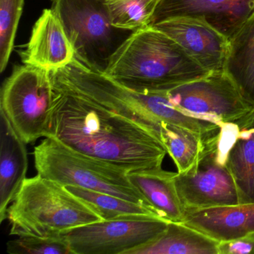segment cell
<instances>
[{
    "label": "cell",
    "mask_w": 254,
    "mask_h": 254,
    "mask_svg": "<svg viewBox=\"0 0 254 254\" xmlns=\"http://www.w3.org/2000/svg\"><path fill=\"white\" fill-rule=\"evenodd\" d=\"M104 73L141 93L167 92L209 74L179 44L151 26L130 34L112 55Z\"/></svg>",
    "instance_id": "2"
},
{
    "label": "cell",
    "mask_w": 254,
    "mask_h": 254,
    "mask_svg": "<svg viewBox=\"0 0 254 254\" xmlns=\"http://www.w3.org/2000/svg\"><path fill=\"white\" fill-rule=\"evenodd\" d=\"M224 71L254 108V14L230 40Z\"/></svg>",
    "instance_id": "17"
},
{
    "label": "cell",
    "mask_w": 254,
    "mask_h": 254,
    "mask_svg": "<svg viewBox=\"0 0 254 254\" xmlns=\"http://www.w3.org/2000/svg\"><path fill=\"white\" fill-rule=\"evenodd\" d=\"M238 124L239 131L226 153L225 166L236 185L239 203H254V112Z\"/></svg>",
    "instance_id": "16"
},
{
    "label": "cell",
    "mask_w": 254,
    "mask_h": 254,
    "mask_svg": "<svg viewBox=\"0 0 254 254\" xmlns=\"http://www.w3.org/2000/svg\"><path fill=\"white\" fill-rule=\"evenodd\" d=\"M218 245L184 223L169 222L161 236L130 254H218Z\"/></svg>",
    "instance_id": "18"
},
{
    "label": "cell",
    "mask_w": 254,
    "mask_h": 254,
    "mask_svg": "<svg viewBox=\"0 0 254 254\" xmlns=\"http://www.w3.org/2000/svg\"><path fill=\"white\" fill-rule=\"evenodd\" d=\"M220 135L221 131L191 169L174 177L186 212L239 203L236 185L220 150Z\"/></svg>",
    "instance_id": "9"
},
{
    "label": "cell",
    "mask_w": 254,
    "mask_h": 254,
    "mask_svg": "<svg viewBox=\"0 0 254 254\" xmlns=\"http://www.w3.org/2000/svg\"><path fill=\"white\" fill-rule=\"evenodd\" d=\"M254 14V0H160L150 26L170 19H196L230 41Z\"/></svg>",
    "instance_id": "10"
},
{
    "label": "cell",
    "mask_w": 254,
    "mask_h": 254,
    "mask_svg": "<svg viewBox=\"0 0 254 254\" xmlns=\"http://www.w3.org/2000/svg\"><path fill=\"white\" fill-rule=\"evenodd\" d=\"M20 56L23 64L50 72L64 67L73 60V47L53 8L44 10Z\"/></svg>",
    "instance_id": "12"
},
{
    "label": "cell",
    "mask_w": 254,
    "mask_h": 254,
    "mask_svg": "<svg viewBox=\"0 0 254 254\" xmlns=\"http://www.w3.org/2000/svg\"><path fill=\"white\" fill-rule=\"evenodd\" d=\"M113 26L124 30H138L151 25L160 0H104Z\"/></svg>",
    "instance_id": "21"
},
{
    "label": "cell",
    "mask_w": 254,
    "mask_h": 254,
    "mask_svg": "<svg viewBox=\"0 0 254 254\" xmlns=\"http://www.w3.org/2000/svg\"><path fill=\"white\" fill-rule=\"evenodd\" d=\"M175 174L157 167L132 171L127 176L162 218L183 223L186 211L174 182Z\"/></svg>",
    "instance_id": "15"
},
{
    "label": "cell",
    "mask_w": 254,
    "mask_h": 254,
    "mask_svg": "<svg viewBox=\"0 0 254 254\" xmlns=\"http://www.w3.org/2000/svg\"><path fill=\"white\" fill-rule=\"evenodd\" d=\"M25 0H0V72L6 69L14 49Z\"/></svg>",
    "instance_id": "22"
},
{
    "label": "cell",
    "mask_w": 254,
    "mask_h": 254,
    "mask_svg": "<svg viewBox=\"0 0 254 254\" xmlns=\"http://www.w3.org/2000/svg\"><path fill=\"white\" fill-rule=\"evenodd\" d=\"M183 223L218 242L254 236V203L187 211Z\"/></svg>",
    "instance_id": "13"
},
{
    "label": "cell",
    "mask_w": 254,
    "mask_h": 254,
    "mask_svg": "<svg viewBox=\"0 0 254 254\" xmlns=\"http://www.w3.org/2000/svg\"><path fill=\"white\" fill-rule=\"evenodd\" d=\"M7 252L11 254H72L64 236L54 237L18 236L7 244Z\"/></svg>",
    "instance_id": "23"
},
{
    "label": "cell",
    "mask_w": 254,
    "mask_h": 254,
    "mask_svg": "<svg viewBox=\"0 0 254 254\" xmlns=\"http://www.w3.org/2000/svg\"><path fill=\"white\" fill-rule=\"evenodd\" d=\"M151 26L179 44L208 73L224 70L230 41L207 23L181 17Z\"/></svg>",
    "instance_id": "11"
},
{
    "label": "cell",
    "mask_w": 254,
    "mask_h": 254,
    "mask_svg": "<svg viewBox=\"0 0 254 254\" xmlns=\"http://www.w3.org/2000/svg\"><path fill=\"white\" fill-rule=\"evenodd\" d=\"M167 95L183 111L220 124H238L254 112V107L224 70L181 84L167 91Z\"/></svg>",
    "instance_id": "8"
},
{
    "label": "cell",
    "mask_w": 254,
    "mask_h": 254,
    "mask_svg": "<svg viewBox=\"0 0 254 254\" xmlns=\"http://www.w3.org/2000/svg\"><path fill=\"white\" fill-rule=\"evenodd\" d=\"M65 188L97 214L102 221L145 215L161 218L152 208L125 200L117 196L75 186H65Z\"/></svg>",
    "instance_id": "20"
},
{
    "label": "cell",
    "mask_w": 254,
    "mask_h": 254,
    "mask_svg": "<svg viewBox=\"0 0 254 254\" xmlns=\"http://www.w3.org/2000/svg\"><path fill=\"white\" fill-rule=\"evenodd\" d=\"M7 209L10 235L54 237L102 221L62 184L37 175L26 178Z\"/></svg>",
    "instance_id": "3"
},
{
    "label": "cell",
    "mask_w": 254,
    "mask_h": 254,
    "mask_svg": "<svg viewBox=\"0 0 254 254\" xmlns=\"http://www.w3.org/2000/svg\"><path fill=\"white\" fill-rule=\"evenodd\" d=\"M169 223L145 215L91 223L62 235L72 254H130L161 236Z\"/></svg>",
    "instance_id": "7"
},
{
    "label": "cell",
    "mask_w": 254,
    "mask_h": 254,
    "mask_svg": "<svg viewBox=\"0 0 254 254\" xmlns=\"http://www.w3.org/2000/svg\"><path fill=\"white\" fill-rule=\"evenodd\" d=\"M218 254H254V236L218 242Z\"/></svg>",
    "instance_id": "24"
},
{
    "label": "cell",
    "mask_w": 254,
    "mask_h": 254,
    "mask_svg": "<svg viewBox=\"0 0 254 254\" xmlns=\"http://www.w3.org/2000/svg\"><path fill=\"white\" fill-rule=\"evenodd\" d=\"M160 126L162 143L175 163L178 173H184L191 169L221 131L205 136L164 122H160Z\"/></svg>",
    "instance_id": "19"
},
{
    "label": "cell",
    "mask_w": 254,
    "mask_h": 254,
    "mask_svg": "<svg viewBox=\"0 0 254 254\" xmlns=\"http://www.w3.org/2000/svg\"><path fill=\"white\" fill-rule=\"evenodd\" d=\"M54 88L50 72L31 65L14 67L1 90L0 111L26 144L51 135Z\"/></svg>",
    "instance_id": "6"
},
{
    "label": "cell",
    "mask_w": 254,
    "mask_h": 254,
    "mask_svg": "<svg viewBox=\"0 0 254 254\" xmlns=\"http://www.w3.org/2000/svg\"><path fill=\"white\" fill-rule=\"evenodd\" d=\"M53 88L50 137L128 172L162 167L168 154L160 122L136 110L118 109L102 99Z\"/></svg>",
    "instance_id": "1"
},
{
    "label": "cell",
    "mask_w": 254,
    "mask_h": 254,
    "mask_svg": "<svg viewBox=\"0 0 254 254\" xmlns=\"http://www.w3.org/2000/svg\"><path fill=\"white\" fill-rule=\"evenodd\" d=\"M52 7L73 47L74 59L92 70L105 72L133 32L113 26L104 0H52Z\"/></svg>",
    "instance_id": "5"
},
{
    "label": "cell",
    "mask_w": 254,
    "mask_h": 254,
    "mask_svg": "<svg viewBox=\"0 0 254 254\" xmlns=\"http://www.w3.org/2000/svg\"><path fill=\"white\" fill-rule=\"evenodd\" d=\"M0 222L6 218L7 209L26 178V143L17 134L5 114L0 111Z\"/></svg>",
    "instance_id": "14"
},
{
    "label": "cell",
    "mask_w": 254,
    "mask_h": 254,
    "mask_svg": "<svg viewBox=\"0 0 254 254\" xmlns=\"http://www.w3.org/2000/svg\"><path fill=\"white\" fill-rule=\"evenodd\" d=\"M33 155L38 175L64 187L107 193L152 208L130 182L128 172L71 149L56 138H45L35 147Z\"/></svg>",
    "instance_id": "4"
}]
</instances>
